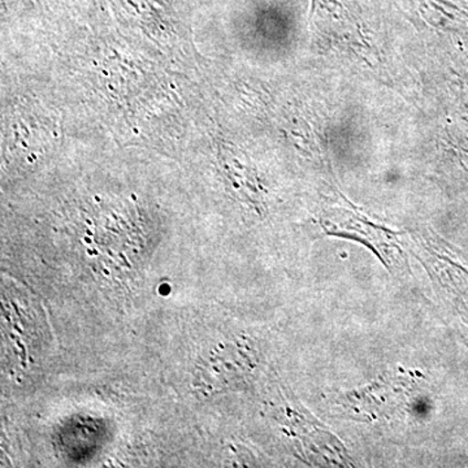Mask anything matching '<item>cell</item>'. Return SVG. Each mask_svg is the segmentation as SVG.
<instances>
[{
  "mask_svg": "<svg viewBox=\"0 0 468 468\" xmlns=\"http://www.w3.org/2000/svg\"><path fill=\"white\" fill-rule=\"evenodd\" d=\"M311 26L323 45L365 48L358 18L347 0H313Z\"/></svg>",
  "mask_w": 468,
  "mask_h": 468,
  "instance_id": "6da1fadb",
  "label": "cell"
},
{
  "mask_svg": "<svg viewBox=\"0 0 468 468\" xmlns=\"http://www.w3.org/2000/svg\"><path fill=\"white\" fill-rule=\"evenodd\" d=\"M417 8L420 16L432 24V26H443L458 20L462 11L454 0H410Z\"/></svg>",
  "mask_w": 468,
  "mask_h": 468,
  "instance_id": "7a4b0ae2",
  "label": "cell"
}]
</instances>
